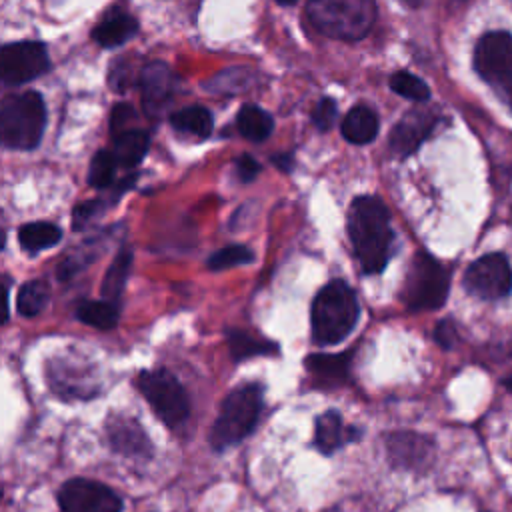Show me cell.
Returning <instances> with one entry per match:
<instances>
[{
    "mask_svg": "<svg viewBox=\"0 0 512 512\" xmlns=\"http://www.w3.org/2000/svg\"><path fill=\"white\" fill-rule=\"evenodd\" d=\"M348 234L354 254L366 274H378L386 268L394 232L390 212L376 196H358L348 210Z\"/></svg>",
    "mask_w": 512,
    "mask_h": 512,
    "instance_id": "6da1fadb",
    "label": "cell"
},
{
    "mask_svg": "<svg viewBox=\"0 0 512 512\" xmlns=\"http://www.w3.org/2000/svg\"><path fill=\"white\" fill-rule=\"evenodd\" d=\"M360 308L354 290L342 282L332 280L316 294L312 302V338L320 346L342 342L356 326Z\"/></svg>",
    "mask_w": 512,
    "mask_h": 512,
    "instance_id": "7a4b0ae2",
    "label": "cell"
},
{
    "mask_svg": "<svg viewBox=\"0 0 512 512\" xmlns=\"http://www.w3.org/2000/svg\"><path fill=\"white\" fill-rule=\"evenodd\" d=\"M308 20L328 38L358 42L374 26V0H310L306 6Z\"/></svg>",
    "mask_w": 512,
    "mask_h": 512,
    "instance_id": "3957f363",
    "label": "cell"
},
{
    "mask_svg": "<svg viewBox=\"0 0 512 512\" xmlns=\"http://www.w3.org/2000/svg\"><path fill=\"white\" fill-rule=\"evenodd\" d=\"M264 390L260 384L250 382L234 388L220 406L218 418L210 432L214 450H224L244 440L256 426L262 412Z\"/></svg>",
    "mask_w": 512,
    "mask_h": 512,
    "instance_id": "277c9868",
    "label": "cell"
},
{
    "mask_svg": "<svg viewBox=\"0 0 512 512\" xmlns=\"http://www.w3.org/2000/svg\"><path fill=\"white\" fill-rule=\"evenodd\" d=\"M46 126V106L38 92L10 94L0 108V138L6 148L32 150L38 146Z\"/></svg>",
    "mask_w": 512,
    "mask_h": 512,
    "instance_id": "5b68a950",
    "label": "cell"
},
{
    "mask_svg": "<svg viewBox=\"0 0 512 512\" xmlns=\"http://www.w3.org/2000/svg\"><path fill=\"white\" fill-rule=\"evenodd\" d=\"M448 288V270L428 252H418L406 274L402 300L414 312L436 310L446 302Z\"/></svg>",
    "mask_w": 512,
    "mask_h": 512,
    "instance_id": "8992f818",
    "label": "cell"
},
{
    "mask_svg": "<svg viewBox=\"0 0 512 512\" xmlns=\"http://www.w3.org/2000/svg\"><path fill=\"white\" fill-rule=\"evenodd\" d=\"M474 68L512 110V36L502 30L484 34L474 48Z\"/></svg>",
    "mask_w": 512,
    "mask_h": 512,
    "instance_id": "52a82bcc",
    "label": "cell"
},
{
    "mask_svg": "<svg viewBox=\"0 0 512 512\" xmlns=\"http://www.w3.org/2000/svg\"><path fill=\"white\" fill-rule=\"evenodd\" d=\"M138 390L144 394L156 416L166 426L182 424L190 414V400L184 386L164 368L146 370L136 380Z\"/></svg>",
    "mask_w": 512,
    "mask_h": 512,
    "instance_id": "ba28073f",
    "label": "cell"
},
{
    "mask_svg": "<svg viewBox=\"0 0 512 512\" xmlns=\"http://www.w3.org/2000/svg\"><path fill=\"white\" fill-rule=\"evenodd\" d=\"M50 68L48 50L42 42L22 40L2 46L0 50V76L4 86H20Z\"/></svg>",
    "mask_w": 512,
    "mask_h": 512,
    "instance_id": "9c48e42d",
    "label": "cell"
},
{
    "mask_svg": "<svg viewBox=\"0 0 512 512\" xmlns=\"http://www.w3.org/2000/svg\"><path fill=\"white\" fill-rule=\"evenodd\" d=\"M464 288L482 300L504 298L512 290V270L508 258L500 252L484 254L464 272Z\"/></svg>",
    "mask_w": 512,
    "mask_h": 512,
    "instance_id": "30bf717a",
    "label": "cell"
},
{
    "mask_svg": "<svg viewBox=\"0 0 512 512\" xmlns=\"http://www.w3.org/2000/svg\"><path fill=\"white\" fill-rule=\"evenodd\" d=\"M62 512H120V496L102 482L72 478L58 492Z\"/></svg>",
    "mask_w": 512,
    "mask_h": 512,
    "instance_id": "8fae6325",
    "label": "cell"
},
{
    "mask_svg": "<svg viewBox=\"0 0 512 512\" xmlns=\"http://www.w3.org/2000/svg\"><path fill=\"white\" fill-rule=\"evenodd\" d=\"M436 116L430 110L408 112L390 132V148L398 156H410L420 148V144L432 134Z\"/></svg>",
    "mask_w": 512,
    "mask_h": 512,
    "instance_id": "7c38bea8",
    "label": "cell"
},
{
    "mask_svg": "<svg viewBox=\"0 0 512 512\" xmlns=\"http://www.w3.org/2000/svg\"><path fill=\"white\" fill-rule=\"evenodd\" d=\"M106 434L110 446L130 458H146L152 452V444L148 434L134 418L124 416H110L106 424Z\"/></svg>",
    "mask_w": 512,
    "mask_h": 512,
    "instance_id": "4fadbf2b",
    "label": "cell"
},
{
    "mask_svg": "<svg viewBox=\"0 0 512 512\" xmlns=\"http://www.w3.org/2000/svg\"><path fill=\"white\" fill-rule=\"evenodd\" d=\"M386 446L392 464L406 470L424 468L432 458V442L414 432H394L386 438Z\"/></svg>",
    "mask_w": 512,
    "mask_h": 512,
    "instance_id": "5bb4252c",
    "label": "cell"
},
{
    "mask_svg": "<svg viewBox=\"0 0 512 512\" xmlns=\"http://www.w3.org/2000/svg\"><path fill=\"white\" fill-rule=\"evenodd\" d=\"M142 100L148 112L160 110L176 90V76L164 62H150L140 72Z\"/></svg>",
    "mask_w": 512,
    "mask_h": 512,
    "instance_id": "9a60e30c",
    "label": "cell"
},
{
    "mask_svg": "<svg viewBox=\"0 0 512 512\" xmlns=\"http://www.w3.org/2000/svg\"><path fill=\"white\" fill-rule=\"evenodd\" d=\"M352 352L342 354H312L306 358V368L320 386H340L350 372Z\"/></svg>",
    "mask_w": 512,
    "mask_h": 512,
    "instance_id": "2e32d148",
    "label": "cell"
},
{
    "mask_svg": "<svg viewBox=\"0 0 512 512\" xmlns=\"http://www.w3.org/2000/svg\"><path fill=\"white\" fill-rule=\"evenodd\" d=\"M342 136L352 144H368L378 134V116L370 106H354L342 120Z\"/></svg>",
    "mask_w": 512,
    "mask_h": 512,
    "instance_id": "e0dca14e",
    "label": "cell"
},
{
    "mask_svg": "<svg viewBox=\"0 0 512 512\" xmlns=\"http://www.w3.org/2000/svg\"><path fill=\"white\" fill-rule=\"evenodd\" d=\"M150 146V136L146 130L134 128V130H122L114 136V156L118 160V166L122 168H136Z\"/></svg>",
    "mask_w": 512,
    "mask_h": 512,
    "instance_id": "ac0fdd59",
    "label": "cell"
},
{
    "mask_svg": "<svg viewBox=\"0 0 512 512\" xmlns=\"http://www.w3.org/2000/svg\"><path fill=\"white\" fill-rule=\"evenodd\" d=\"M350 430L344 428L342 424V416L336 410H328L324 414H320L316 418V434H314V442L316 448L322 454H332L336 452L346 440H352V434H348Z\"/></svg>",
    "mask_w": 512,
    "mask_h": 512,
    "instance_id": "d6986e66",
    "label": "cell"
},
{
    "mask_svg": "<svg viewBox=\"0 0 512 512\" xmlns=\"http://www.w3.org/2000/svg\"><path fill=\"white\" fill-rule=\"evenodd\" d=\"M136 30H138L136 18H132L130 14H114L94 28L92 38L104 48H114L130 40L136 34Z\"/></svg>",
    "mask_w": 512,
    "mask_h": 512,
    "instance_id": "ffe728a7",
    "label": "cell"
},
{
    "mask_svg": "<svg viewBox=\"0 0 512 512\" xmlns=\"http://www.w3.org/2000/svg\"><path fill=\"white\" fill-rule=\"evenodd\" d=\"M236 126L244 138H248L252 142H262L272 134L274 120L260 106L246 104L240 108V112L236 116Z\"/></svg>",
    "mask_w": 512,
    "mask_h": 512,
    "instance_id": "44dd1931",
    "label": "cell"
},
{
    "mask_svg": "<svg viewBox=\"0 0 512 512\" xmlns=\"http://www.w3.org/2000/svg\"><path fill=\"white\" fill-rule=\"evenodd\" d=\"M130 264H132V250L130 246H124L112 260V264L108 266L104 280H102V296L108 302H116L126 286L128 280V272H130Z\"/></svg>",
    "mask_w": 512,
    "mask_h": 512,
    "instance_id": "7402d4cb",
    "label": "cell"
},
{
    "mask_svg": "<svg viewBox=\"0 0 512 512\" xmlns=\"http://www.w3.org/2000/svg\"><path fill=\"white\" fill-rule=\"evenodd\" d=\"M228 348L230 354L236 362L252 358V356H266V354H276L278 346L270 340H264L260 336H252L242 330H228Z\"/></svg>",
    "mask_w": 512,
    "mask_h": 512,
    "instance_id": "603a6c76",
    "label": "cell"
},
{
    "mask_svg": "<svg viewBox=\"0 0 512 512\" xmlns=\"http://www.w3.org/2000/svg\"><path fill=\"white\" fill-rule=\"evenodd\" d=\"M62 238V230L52 222H30L24 224L18 232L20 246L26 252H40L54 244H58Z\"/></svg>",
    "mask_w": 512,
    "mask_h": 512,
    "instance_id": "cb8c5ba5",
    "label": "cell"
},
{
    "mask_svg": "<svg viewBox=\"0 0 512 512\" xmlns=\"http://www.w3.org/2000/svg\"><path fill=\"white\" fill-rule=\"evenodd\" d=\"M76 318L92 328L110 330L118 322V306L108 300H84L76 308Z\"/></svg>",
    "mask_w": 512,
    "mask_h": 512,
    "instance_id": "d4e9b609",
    "label": "cell"
},
{
    "mask_svg": "<svg viewBox=\"0 0 512 512\" xmlns=\"http://www.w3.org/2000/svg\"><path fill=\"white\" fill-rule=\"evenodd\" d=\"M170 124L180 132L206 138L212 132V114L202 106H188V108L176 110L170 116Z\"/></svg>",
    "mask_w": 512,
    "mask_h": 512,
    "instance_id": "484cf974",
    "label": "cell"
},
{
    "mask_svg": "<svg viewBox=\"0 0 512 512\" xmlns=\"http://www.w3.org/2000/svg\"><path fill=\"white\" fill-rule=\"evenodd\" d=\"M50 300V286L44 280H30L20 286L16 296V308L22 316H38Z\"/></svg>",
    "mask_w": 512,
    "mask_h": 512,
    "instance_id": "4316f807",
    "label": "cell"
},
{
    "mask_svg": "<svg viewBox=\"0 0 512 512\" xmlns=\"http://www.w3.org/2000/svg\"><path fill=\"white\" fill-rule=\"evenodd\" d=\"M118 160L114 152L100 150L94 154L88 170V184L94 188H108L114 182Z\"/></svg>",
    "mask_w": 512,
    "mask_h": 512,
    "instance_id": "83f0119b",
    "label": "cell"
},
{
    "mask_svg": "<svg viewBox=\"0 0 512 512\" xmlns=\"http://www.w3.org/2000/svg\"><path fill=\"white\" fill-rule=\"evenodd\" d=\"M390 88L408 98V100H414V102H426L430 98V90L426 86L424 80H420L418 76L406 72V70H400V72H394L390 76Z\"/></svg>",
    "mask_w": 512,
    "mask_h": 512,
    "instance_id": "f1b7e54d",
    "label": "cell"
},
{
    "mask_svg": "<svg viewBox=\"0 0 512 512\" xmlns=\"http://www.w3.org/2000/svg\"><path fill=\"white\" fill-rule=\"evenodd\" d=\"M254 260V252L248 246L242 244H228L224 248H220L218 252H214L208 260L206 266L210 270H226V268H234V266H242Z\"/></svg>",
    "mask_w": 512,
    "mask_h": 512,
    "instance_id": "f546056e",
    "label": "cell"
},
{
    "mask_svg": "<svg viewBox=\"0 0 512 512\" xmlns=\"http://www.w3.org/2000/svg\"><path fill=\"white\" fill-rule=\"evenodd\" d=\"M336 114H338L336 102L326 96V98H320L318 104L314 106V110H312V122H314V126H316L318 130L326 132V130H330V128L334 126Z\"/></svg>",
    "mask_w": 512,
    "mask_h": 512,
    "instance_id": "4dcf8cb0",
    "label": "cell"
},
{
    "mask_svg": "<svg viewBox=\"0 0 512 512\" xmlns=\"http://www.w3.org/2000/svg\"><path fill=\"white\" fill-rule=\"evenodd\" d=\"M106 206H108V204H106L104 200H100V198H98V200H88V202L78 204V206L74 208V214H72V226H74V230H80V228H84L90 220L98 218V214H102Z\"/></svg>",
    "mask_w": 512,
    "mask_h": 512,
    "instance_id": "1f68e13d",
    "label": "cell"
},
{
    "mask_svg": "<svg viewBox=\"0 0 512 512\" xmlns=\"http://www.w3.org/2000/svg\"><path fill=\"white\" fill-rule=\"evenodd\" d=\"M456 336H458V332H456V326H454L452 320H442V322L436 324L434 340H436L442 348H446V350L452 348L454 342H456Z\"/></svg>",
    "mask_w": 512,
    "mask_h": 512,
    "instance_id": "d6a6232c",
    "label": "cell"
},
{
    "mask_svg": "<svg viewBox=\"0 0 512 512\" xmlns=\"http://www.w3.org/2000/svg\"><path fill=\"white\" fill-rule=\"evenodd\" d=\"M134 108L130 106V104H126V102H122V104H116L114 106V110H112V114H110V130L114 132V134H120L122 132V126L126 124V120L128 118H134Z\"/></svg>",
    "mask_w": 512,
    "mask_h": 512,
    "instance_id": "836d02e7",
    "label": "cell"
},
{
    "mask_svg": "<svg viewBox=\"0 0 512 512\" xmlns=\"http://www.w3.org/2000/svg\"><path fill=\"white\" fill-rule=\"evenodd\" d=\"M236 172H238V176H240L242 182H250V180H254V178L258 176L260 164H258L252 156L244 154V156H240V158L236 160Z\"/></svg>",
    "mask_w": 512,
    "mask_h": 512,
    "instance_id": "e575fe53",
    "label": "cell"
},
{
    "mask_svg": "<svg viewBox=\"0 0 512 512\" xmlns=\"http://www.w3.org/2000/svg\"><path fill=\"white\" fill-rule=\"evenodd\" d=\"M274 164H278V168L280 170H292V156L288 154V152H284V154H280V156H274Z\"/></svg>",
    "mask_w": 512,
    "mask_h": 512,
    "instance_id": "d590c367",
    "label": "cell"
},
{
    "mask_svg": "<svg viewBox=\"0 0 512 512\" xmlns=\"http://www.w3.org/2000/svg\"><path fill=\"white\" fill-rule=\"evenodd\" d=\"M408 8H418L422 4V0H402Z\"/></svg>",
    "mask_w": 512,
    "mask_h": 512,
    "instance_id": "8d00e7d4",
    "label": "cell"
},
{
    "mask_svg": "<svg viewBox=\"0 0 512 512\" xmlns=\"http://www.w3.org/2000/svg\"><path fill=\"white\" fill-rule=\"evenodd\" d=\"M278 4H282V6H292V4H296L298 0H276Z\"/></svg>",
    "mask_w": 512,
    "mask_h": 512,
    "instance_id": "74e56055",
    "label": "cell"
},
{
    "mask_svg": "<svg viewBox=\"0 0 512 512\" xmlns=\"http://www.w3.org/2000/svg\"><path fill=\"white\" fill-rule=\"evenodd\" d=\"M504 386H506V388H508V390H512V376H510V378H506V380H504Z\"/></svg>",
    "mask_w": 512,
    "mask_h": 512,
    "instance_id": "f35d334b",
    "label": "cell"
},
{
    "mask_svg": "<svg viewBox=\"0 0 512 512\" xmlns=\"http://www.w3.org/2000/svg\"><path fill=\"white\" fill-rule=\"evenodd\" d=\"M456 2H466V0H456Z\"/></svg>",
    "mask_w": 512,
    "mask_h": 512,
    "instance_id": "ab89813d",
    "label": "cell"
}]
</instances>
